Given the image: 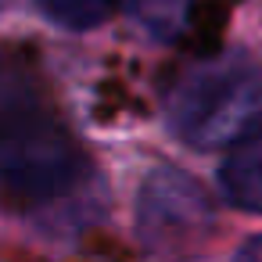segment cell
<instances>
[{
  "instance_id": "ba28073f",
  "label": "cell",
  "mask_w": 262,
  "mask_h": 262,
  "mask_svg": "<svg viewBox=\"0 0 262 262\" xmlns=\"http://www.w3.org/2000/svg\"><path fill=\"white\" fill-rule=\"evenodd\" d=\"M230 262H262V233L248 237V241L233 251V258H230Z\"/></svg>"
},
{
  "instance_id": "7a4b0ae2",
  "label": "cell",
  "mask_w": 262,
  "mask_h": 262,
  "mask_svg": "<svg viewBox=\"0 0 262 262\" xmlns=\"http://www.w3.org/2000/svg\"><path fill=\"white\" fill-rule=\"evenodd\" d=\"M86 158L65 126L26 112L0 122V194L18 205H51L79 187Z\"/></svg>"
},
{
  "instance_id": "6da1fadb",
  "label": "cell",
  "mask_w": 262,
  "mask_h": 262,
  "mask_svg": "<svg viewBox=\"0 0 262 262\" xmlns=\"http://www.w3.org/2000/svg\"><path fill=\"white\" fill-rule=\"evenodd\" d=\"M262 72L244 54L205 58L169 90V129L201 151L226 147L258 115Z\"/></svg>"
},
{
  "instance_id": "277c9868",
  "label": "cell",
  "mask_w": 262,
  "mask_h": 262,
  "mask_svg": "<svg viewBox=\"0 0 262 262\" xmlns=\"http://www.w3.org/2000/svg\"><path fill=\"white\" fill-rule=\"evenodd\" d=\"M219 190L237 212L262 215V112L241 129L237 140L226 144V158L219 162Z\"/></svg>"
},
{
  "instance_id": "5b68a950",
  "label": "cell",
  "mask_w": 262,
  "mask_h": 262,
  "mask_svg": "<svg viewBox=\"0 0 262 262\" xmlns=\"http://www.w3.org/2000/svg\"><path fill=\"white\" fill-rule=\"evenodd\" d=\"M26 112H36V83L18 58L0 51V122Z\"/></svg>"
},
{
  "instance_id": "8992f818",
  "label": "cell",
  "mask_w": 262,
  "mask_h": 262,
  "mask_svg": "<svg viewBox=\"0 0 262 262\" xmlns=\"http://www.w3.org/2000/svg\"><path fill=\"white\" fill-rule=\"evenodd\" d=\"M40 8L54 26L72 29V33H86V29L104 26L115 15L119 0H40Z\"/></svg>"
},
{
  "instance_id": "52a82bcc",
  "label": "cell",
  "mask_w": 262,
  "mask_h": 262,
  "mask_svg": "<svg viewBox=\"0 0 262 262\" xmlns=\"http://www.w3.org/2000/svg\"><path fill=\"white\" fill-rule=\"evenodd\" d=\"M133 11L158 36H172L180 29V18H183V4H180V0H133Z\"/></svg>"
},
{
  "instance_id": "3957f363",
  "label": "cell",
  "mask_w": 262,
  "mask_h": 262,
  "mask_svg": "<svg viewBox=\"0 0 262 262\" xmlns=\"http://www.w3.org/2000/svg\"><path fill=\"white\" fill-rule=\"evenodd\" d=\"M133 219L137 237L151 255L180 258L208 241L215 226V208L205 187L187 169L158 165L140 180Z\"/></svg>"
}]
</instances>
